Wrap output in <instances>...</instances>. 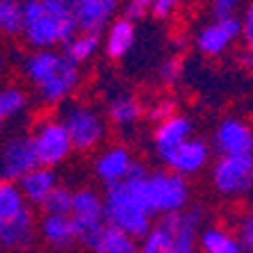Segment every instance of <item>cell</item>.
<instances>
[{
	"mask_svg": "<svg viewBox=\"0 0 253 253\" xmlns=\"http://www.w3.org/2000/svg\"><path fill=\"white\" fill-rule=\"evenodd\" d=\"M141 196L146 201V208L151 214H173V212H183L189 208L192 199V189H189L187 178L178 176L173 171L158 169L148 171L146 176L139 180Z\"/></svg>",
	"mask_w": 253,
	"mask_h": 253,
	"instance_id": "4",
	"label": "cell"
},
{
	"mask_svg": "<svg viewBox=\"0 0 253 253\" xmlns=\"http://www.w3.org/2000/svg\"><path fill=\"white\" fill-rule=\"evenodd\" d=\"M30 141H32L39 167L55 169L62 162H66L69 155L73 153L71 139L66 135V128L59 121V117L39 119L35 124V128H32V132H30Z\"/></svg>",
	"mask_w": 253,
	"mask_h": 253,
	"instance_id": "7",
	"label": "cell"
},
{
	"mask_svg": "<svg viewBox=\"0 0 253 253\" xmlns=\"http://www.w3.org/2000/svg\"><path fill=\"white\" fill-rule=\"evenodd\" d=\"M37 240V219L32 208H23L16 217L0 221V247L7 251H25Z\"/></svg>",
	"mask_w": 253,
	"mask_h": 253,
	"instance_id": "14",
	"label": "cell"
},
{
	"mask_svg": "<svg viewBox=\"0 0 253 253\" xmlns=\"http://www.w3.org/2000/svg\"><path fill=\"white\" fill-rule=\"evenodd\" d=\"M0 32L7 37L23 32V0H0Z\"/></svg>",
	"mask_w": 253,
	"mask_h": 253,
	"instance_id": "25",
	"label": "cell"
},
{
	"mask_svg": "<svg viewBox=\"0 0 253 253\" xmlns=\"http://www.w3.org/2000/svg\"><path fill=\"white\" fill-rule=\"evenodd\" d=\"M180 2H183V0H153L151 12H153L155 18H167L173 14V9H176Z\"/></svg>",
	"mask_w": 253,
	"mask_h": 253,
	"instance_id": "33",
	"label": "cell"
},
{
	"mask_svg": "<svg viewBox=\"0 0 253 253\" xmlns=\"http://www.w3.org/2000/svg\"><path fill=\"white\" fill-rule=\"evenodd\" d=\"M240 28H242L240 37H242V42H244V46H247V53L253 57V2H249L244 14H242Z\"/></svg>",
	"mask_w": 253,
	"mask_h": 253,
	"instance_id": "31",
	"label": "cell"
},
{
	"mask_svg": "<svg viewBox=\"0 0 253 253\" xmlns=\"http://www.w3.org/2000/svg\"><path fill=\"white\" fill-rule=\"evenodd\" d=\"M37 235L42 237L53 251H69V249L76 247V233H73L69 217L43 214L39 226H37Z\"/></svg>",
	"mask_w": 253,
	"mask_h": 253,
	"instance_id": "18",
	"label": "cell"
},
{
	"mask_svg": "<svg viewBox=\"0 0 253 253\" xmlns=\"http://www.w3.org/2000/svg\"><path fill=\"white\" fill-rule=\"evenodd\" d=\"M132 162H135V158L130 153V148H126L124 144H112V146L103 148L96 155L94 171L105 187H112V185L124 183L126 178H128Z\"/></svg>",
	"mask_w": 253,
	"mask_h": 253,
	"instance_id": "13",
	"label": "cell"
},
{
	"mask_svg": "<svg viewBox=\"0 0 253 253\" xmlns=\"http://www.w3.org/2000/svg\"><path fill=\"white\" fill-rule=\"evenodd\" d=\"M23 76L42 103L62 105L80 84V66L71 64L57 50H32L23 59Z\"/></svg>",
	"mask_w": 253,
	"mask_h": 253,
	"instance_id": "2",
	"label": "cell"
},
{
	"mask_svg": "<svg viewBox=\"0 0 253 253\" xmlns=\"http://www.w3.org/2000/svg\"><path fill=\"white\" fill-rule=\"evenodd\" d=\"M23 208H28V203H25L18 185L9 183V180H0V221L16 217Z\"/></svg>",
	"mask_w": 253,
	"mask_h": 253,
	"instance_id": "26",
	"label": "cell"
},
{
	"mask_svg": "<svg viewBox=\"0 0 253 253\" xmlns=\"http://www.w3.org/2000/svg\"><path fill=\"white\" fill-rule=\"evenodd\" d=\"M89 251L94 253H139L137 240H132L130 235L121 233V230L107 226L100 230V235L96 237V242L91 244Z\"/></svg>",
	"mask_w": 253,
	"mask_h": 253,
	"instance_id": "23",
	"label": "cell"
},
{
	"mask_svg": "<svg viewBox=\"0 0 253 253\" xmlns=\"http://www.w3.org/2000/svg\"><path fill=\"white\" fill-rule=\"evenodd\" d=\"M35 167H39V162H37L30 135L7 137L0 144V180L18 183V178H23Z\"/></svg>",
	"mask_w": 253,
	"mask_h": 253,
	"instance_id": "10",
	"label": "cell"
},
{
	"mask_svg": "<svg viewBox=\"0 0 253 253\" xmlns=\"http://www.w3.org/2000/svg\"><path fill=\"white\" fill-rule=\"evenodd\" d=\"M25 110H28V94L23 89L14 84L0 89V126L21 117Z\"/></svg>",
	"mask_w": 253,
	"mask_h": 253,
	"instance_id": "24",
	"label": "cell"
},
{
	"mask_svg": "<svg viewBox=\"0 0 253 253\" xmlns=\"http://www.w3.org/2000/svg\"><path fill=\"white\" fill-rule=\"evenodd\" d=\"M210 151L219 158L253 155V126L240 117H228L214 128Z\"/></svg>",
	"mask_w": 253,
	"mask_h": 253,
	"instance_id": "9",
	"label": "cell"
},
{
	"mask_svg": "<svg viewBox=\"0 0 253 253\" xmlns=\"http://www.w3.org/2000/svg\"><path fill=\"white\" fill-rule=\"evenodd\" d=\"M196 251L201 253H244L242 244L237 242L235 233H230L224 226H208L199 230Z\"/></svg>",
	"mask_w": 253,
	"mask_h": 253,
	"instance_id": "20",
	"label": "cell"
},
{
	"mask_svg": "<svg viewBox=\"0 0 253 253\" xmlns=\"http://www.w3.org/2000/svg\"><path fill=\"white\" fill-rule=\"evenodd\" d=\"M212 187L221 196H242L253 187V155L217 158L210 169Z\"/></svg>",
	"mask_w": 253,
	"mask_h": 253,
	"instance_id": "8",
	"label": "cell"
},
{
	"mask_svg": "<svg viewBox=\"0 0 253 253\" xmlns=\"http://www.w3.org/2000/svg\"><path fill=\"white\" fill-rule=\"evenodd\" d=\"M18 189L28 206H42L46 196L59 185V178L50 167H35L23 178H18Z\"/></svg>",
	"mask_w": 253,
	"mask_h": 253,
	"instance_id": "16",
	"label": "cell"
},
{
	"mask_svg": "<svg viewBox=\"0 0 253 253\" xmlns=\"http://www.w3.org/2000/svg\"><path fill=\"white\" fill-rule=\"evenodd\" d=\"M192 135H194V126H192V121H189L187 117H183V114H173V117L155 124L153 148H155V153H158V158L169 153L171 148H176L178 144H183V141L189 139Z\"/></svg>",
	"mask_w": 253,
	"mask_h": 253,
	"instance_id": "15",
	"label": "cell"
},
{
	"mask_svg": "<svg viewBox=\"0 0 253 253\" xmlns=\"http://www.w3.org/2000/svg\"><path fill=\"white\" fill-rule=\"evenodd\" d=\"M160 80L165 84H176L183 76V64L178 57H167L162 64H160V71H158Z\"/></svg>",
	"mask_w": 253,
	"mask_h": 253,
	"instance_id": "28",
	"label": "cell"
},
{
	"mask_svg": "<svg viewBox=\"0 0 253 253\" xmlns=\"http://www.w3.org/2000/svg\"><path fill=\"white\" fill-rule=\"evenodd\" d=\"M196 253H199V251H196Z\"/></svg>",
	"mask_w": 253,
	"mask_h": 253,
	"instance_id": "38",
	"label": "cell"
},
{
	"mask_svg": "<svg viewBox=\"0 0 253 253\" xmlns=\"http://www.w3.org/2000/svg\"><path fill=\"white\" fill-rule=\"evenodd\" d=\"M2 71H5V55L0 53V76H2Z\"/></svg>",
	"mask_w": 253,
	"mask_h": 253,
	"instance_id": "35",
	"label": "cell"
},
{
	"mask_svg": "<svg viewBox=\"0 0 253 253\" xmlns=\"http://www.w3.org/2000/svg\"><path fill=\"white\" fill-rule=\"evenodd\" d=\"M135 39H137L135 23H130L126 18H114L112 23L105 28V37L100 39L103 53L110 59H121L132 50Z\"/></svg>",
	"mask_w": 253,
	"mask_h": 253,
	"instance_id": "17",
	"label": "cell"
},
{
	"mask_svg": "<svg viewBox=\"0 0 253 253\" xmlns=\"http://www.w3.org/2000/svg\"><path fill=\"white\" fill-rule=\"evenodd\" d=\"M240 16L235 14L214 18L206 28H201V32L196 35V48H199V53L208 55V57H219L240 39Z\"/></svg>",
	"mask_w": 253,
	"mask_h": 253,
	"instance_id": "12",
	"label": "cell"
},
{
	"mask_svg": "<svg viewBox=\"0 0 253 253\" xmlns=\"http://www.w3.org/2000/svg\"><path fill=\"white\" fill-rule=\"evenodd\" d=\"M141 178H126L124 183L105 187L103 194L105 224L130 235L132 240H141L153 226V214L148 212L146 201L141 196Z\"/></svg>",
	"mask_w": 253,
	"mask_h": 253,
	"instance_id": "3",
	"label": "cell"
},
{
	"mask_svg": "<svg viewBox=\"0 0 253 253\" xmlns=\"http://www.w3.org/2000/svg\"><path fill=\"white\" fill-rule=\"evenodd\" d=\"M71 201H73V189L57 185V187L46 196L42 203L43 214H57V217H69L71 214Z\"/></svg>",
	"mask_w": 253,
	"mask_h": 253,
	"instance_id": "27",
	"label": "cell"
},
{
	"mask_svg": "<svg viewBox=\"0 0 253 253\" xmlns=\"http://www.w3.org/2000/svg\"><path fill=\"white\" fill-rule=\"evenodd\" d=\"M210 144L203 141L201 137H189L185 139L183 144H178L176 148H171L169 153L160 155V160L165 162L167 171H173L178 176L189 178V176H196L201 171L206 169L210 165Z\"/></svg>",
	"mask_w": 253,
	"mask_h": 253,
	"instance_id": "11",
	"label": "cell"
},
{
	"mask_svg": "<svg viewBox=\"0 0 253 253\" xmlns=\"http://www.w3.org/2000/svg\"><path fill=\"white\" fill-rule=\"evenodd\" d=\"M100 48V35H91V32H78L62 46V55L69 59L71 64H87L89 59L98 53Z\"/></svg>",
	"mask_w": 253,
	"mask_h": 253,
	"instance_id": "22",
	"label": "cell"
},
{
	"mask_svg": "<svg viewBox=\"0 0 253 253\" xmlns=\"http://www.w3.org/2000/svg\"><path fill=\"white\" fill-rule=\"evenodd\" d=\"M76 5H84V2H98V0H73Z\"/></svg>",
	"mask_w": 253,
	"mask_h": 253,
	"instance_id": "36",
	"label": "cell"
},
{
	"mask_svg": "<svg viewBox=\"0 0 253 253\" xmlns=\"http://www.w3.org/2000/svg\"><path fill=\"white\" fill-rule=\"evenodd\" d=\"M151 5H153V0H128L124 5V16L126 21H130V23H135V21H139V18L146 16V12L151 9Z\"/></svg>",
	"mask_w": 253,
	"mask_h": 253,
	"instance_id": "32",
	"label": "cell"
},
{
	"mask_svg": "<svg viewBox=\"0 0 253 253\" xmlns=\"http://www.w3.org/2000/svg\"><path fill=\"white\" fill-rule=\"evenodd\" d=\"M59 121L64 124L73 151L89 153L98 148L107 135V124L103 114L87 103H69L59 114Z\"/></svg>",
	"mask_w": 253,
	"mask_h": 253,
	"instance_id": "5",
	"label": "cell"
},
{
	"mask_svg": "<svg viewBox=\"0 0 253 253\" xmlns=\"http://www.w3.org/2000/svg\"><path fill=\"white\" fill-rule=\"evenodd\" d=\"M71 226L76 233V242L83 247L91 249L100 230L105 228V217H103V194H98L91 187H80L73 192L71 201Z\"/></svg>",
	"mask_w": 253,
	"mask_h": 253,
	"instance_id": "6",
	"label": "cell"
},
{
	"mask_svg": "<svg viewBox=\"0 0 253 253\" xmlns=\"http://www.w3.org/2000/svg\"><path fill=\"white\" fill-rule=\"evenodd\" d=\"M240 5V0H214L212 2V12L217 18H224V16H233Z\"/></svg>",
	"mask_w": 253,
	"mask_h": 253,
	"instance_id": "34",
	"label": "cell"
},
{
	"mask_svg": "<svg viewBox=\"0 0 253 253\" xmlns=\"http://www.w3.org/2000/svg\"><path fill=\"white\" fill-rule=\"evenodd\" d=\"M237 242L242 244L244 251L253 253V212H247L244 217L237 221V233H235Z\"/></svg>",
	"mask_w": 253,
	"mask_h": 253,
	"instance_id": "29",
	"label": "cell"
},
{
	"mask_svg": "<svg viewBox=\"0 0 253 253\" xmlns=\"http://www.w3.org/2000/svg\"><path fill=\"white\" fill-rule=\"evenodd\" d=\"M23 39L32 50H55L78 35L73 0H23Z\"/></svg>",
	"mask_w": 253,
	"mask_h": 253,
	"instance_id": "1",
	"label": "cell"
},
{
	"mask_svg": "<svg viewBox=\"0 0 253 253\" xmlns=\"http://www.w3.org/2000/svg\"><path fill=\"white\" fill-rule=\"evenodd\" d=\"M141 117H144V105L132 94H119L107 103V119L119 128L137 124Z\"/></svg>",
	"mask_w": 253,
	"mask_h": 253,
	"instance_id": "21",
	"label": "cell"
},
{
	"mask_svg": "<svg viewBox=\"0 0 253 253\" xmlns=\"http://www.w3.org/2000/svg\"><path fill=\"white\" fill-rule=\"evenodd\" d=\"M146 114H148V119H151L153 124H160V121H165V119H169V117L176 114V103H173L171 98H160V100H155L153 105L148 107Z\"/></svg>",
	"mask_w": 253,
	"mask_h": 253,
	"instance_id": "30",
	"label": "cell"
},
{
	"mask_svg": "<svg viewBox=\"0 0 253 253\" xmlns=\"http://www.w3.org/2000/svg\"><path fill=\"white\" fill-rule=\"evenodd\" d=\"M173 228H176V212L153 221L146 235L137 240L139 253H173Z\"/></svg>",
	"mask_w": 253,
	"mask_h": 253,
	"instance_id": "19",
	"label": "cell"
},
{
	"mask_svg": "<svg viewBox=\"0 0 253 253\" xmlns=\"http://www.w3.org/2000/svg\"><path fill=\"white\" fill-rule=\"evenodd\" d=\"M0 253H2V251H0Z\"/></svg>",
	"mask_w": 253,
	"mask_h": 253,
	"instance_id": "37",
	"label": "cell"
}]
</instances>
